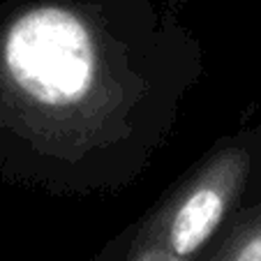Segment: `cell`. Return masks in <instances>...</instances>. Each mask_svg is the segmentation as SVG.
Wrapping results in <instances>:
<instances>
[{
	"mask_svg": "<svg viewBox=\"0 0 261 261\" xmlns=\"http://www.w3.org/2000/svg\"><path fill=\"white\" fill-rule=\"evenodd\" d=\"M194 261H261V201L238 203Z\"/></svg>",
	"mask_w": 261,
	"mask_h": 261,
	"instance_id": "cell-2",
	"label": "cell"
},
{
	"mask_svg": "<svg viewBox=\"0 0 261 261\" xmlns=\"http://www.w3.org/2000/svg\"><path fill=\"white\" fill-rule=\"evenodd\" d=\"M99 261H185V259L171 254L169 250L155 245V243H146L129 236V241L123 247H114L111 254H104Z\"/></svg>",
	"mask_w": 261,
	"mask_h": 261,
	"instance_id": "cell-3",
	"label": "cell"
},
{
	"mask_svg": "<svg viewBox=\"0 0 261 261\" xmlns=\"http://www.w3.org/2000/svg\"><path fill=\"white\" fill-rule=\"evenodd\" d=\"M261 169V134L243 132L220 146L137 227L134 238L194 261Z\"/></svg>",
	"mask_w": 261,
	"mask_h": 261,
	"instance_id": "cell-1",
	"label": "cell"
}]
</instances>
